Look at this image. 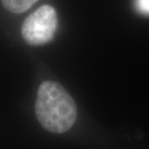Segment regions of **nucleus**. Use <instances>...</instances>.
Wrapping results in <instances>:
<instances>
[{
	"label": "nucleus",
	"mask_w": 149,
	"mask_h": 149,
	"mask_svg": "<svg viewBox=\"0 0 149 149\" xmlns=\"http://www.w3.org/2000/svg\"><path fill=\"white\" fill-rule=\"evenodd\" d=\"M35 112L41 125L55 134L71 129L78 116L74 99L61 85L53 81H45L39 87Z\"/></svg>",
	"instance_id": "nucleus-1"
},
{
	"label": "nucleus",
	"mask_w": 149,
	"mask_h": 149,
	"mask_svg": "<svg viewBox=\"0 0 149 149\" xmlns=\"http://www.w3.org/2000/svg\"><path fill=\"white\" fill-rule=\"evenodd\" d=\"M57 28V15L50 5H43L23 21L21 34L30 45H44L53 39Z\"/></svg>",
	"instance_id": "nucleus-2"
},
{
	"label": "nucleus",
	"mask_w": 149,
	"mask_h": 149,
	"mask_svg": "<svg viewBox=\"0 0 149 149\" xmlns=\"http://www.w3.org/2000/svg\"><path fill=\"white\" fill-rule=\"evenodd\" d=\"M38 0H1V3L6 10L15 14H20L27 11Z\"/></svg>",
	"instance_id": "nucleus-3"
},
{
	"label": "nucleus",
	"mask_w": 149,
	"mask_h": 149,
	"mask_svg": "<svg viewBox=\"0 0 149 149\" xmlns=\"http://www.w3.org/2000/svg\"><path fill=\"white\" fill-rule=\"evenodd\" d=\"M134 4L139 14L149 15V0H134Z\"/></svg>",
	"instance_id": "nucleus-4"
}]
</instances>
